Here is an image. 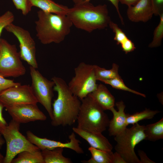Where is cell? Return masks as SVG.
Wrapping results in <instances>:
<instances>
[{
    "instance_id": "6da1fadb",
    "label": "cell",
    "mask_w": 163,
    "mask_h": 163,
    "mask_svg": "<svg viewBox=\"0 0 163 163\" xmlns=\"http://www.w3.org/2000/svg\"><path fill=\"white\" fill-rule=\"evenodd\" d=\"M54 83L53 90L57 97L52 104L53 126H71L77 120L81 104V100L74 95L65 81L61 78L54 76L51 79Z\"/></svg>"
},
{
    "instance_id": "7a4b0ae2",
    "label": "cell",
    "mask_w": 163,
    "mask_h": 163,
    "mask_svg": "<svg viewBox=\"0 0 163 163\" xmlns=\"http://www.w3.org/2000/svg\"><path fill=\"white\" fill-rule=\"evenodd\" d=\"M66 15L75 27L89 33L105 28L111 21L107 5L94 6L90 2L74 4Z\"/></svg>"
},
{
    "instance_id": "3957f363",
    "label": "cell",
    "mask_w": 163,
    "mask_h": 163,
    "mask_svg": "<svg viewBox=\"0 0 163 163\" xmlns=\"http://www.w3.org/2000/svg\"><path fill=\"white\" fill-rule=\"evenodd\" d=\"M38 20L35 21L36 36L44 45L59 43L70 33L72 24L66 14L37 12Z\"/></svg>"
},
{
    "instance_id": "277c9868",
    "label": "cell",
    "mask_w": 163,
    "mask_h": 163,
    "mask_svg": "<svg viewBox=\"0 0 163 163\" xmlns=\"http://www.w3.org/2000/svg\"><path fill=\"white\" fill-rule=\"evenodd\" d=\"M81 101L77 127L97 133H102L105 131L110 120L105 110L89 95Z\"/></svg>"
},
{
    "instance_id": "5b68a950",
    "label": "cell",
    "mask_w": 163,
    "mask_h": 163,
    "mask_svg": "<svg viewBox=\"0 0 163 163\" xmlns=\"http://www.w3.org/2000/svg\"><path fill=\"white\" fill-rule=\"evenodd\" d=\"M144 129V125L137 123L130 128H126L115 136L114 140L117 142L115 149L126 163H140L134 149L137 144L145 140Z\"/></svg>"
},
{
    "instance_id": "8992f818",
    "label": "cell",
    "mask_w": 163,
    "mask_h": 163,
    "mask_svg": "<svg viewBox=\"0 0 163 163\" xmlns=\"http://www.w3.org/2000/svg\"><path fill=\"white\" fill-rule=\"evenodd\" d=\"M20 124L12 119L6 126L0 131L6 144L3 163H11L16 156L23 151L34 152L40 149L20 132Z\"/></svg>"
},
{
    "instance_id": "52a82bcc",
    "label": "cell",
    "mask_w": 163,
    "mask_h": 163,
    "mask_svg": "<svg viewBox=\"0 0 163 163\" xmlns=\"http://www.w3.org/2000/svg\"><path fill=\"white\" fill-rule=\"evenodd\" d=\"M74 72V76L68 85L73 94L81 100L97 87L94 65L81 62L75 68Z\"/></svg>"
},
{
    "instance_id": "ba28073f",
    "label": "cell",
    "mask_w": 163,
    "mask_h": 163,
    "mask_svg": "<svg viewBox=\"0 0 163 163\" xmlns=\"http://www.w3.org/2000/svg\"><path fill=\"white\" fill-rule=\"evenodd\" d=\"M15 45L0 38V75L4 77L16 78L24 75L26 69Z\"/></svg>"
},
{
    "instance_id": "9c48e42d",
    "label": "cell",
    "mask_w": 163,
    "mask_h": 163,
    "mask_svg": "<svg viewBox=\"0 0 163 163\" xmlns=\"http://www.w3.org/2000/svg\"><path fill=\"white\" fill-rule=\"evenodd\" d=\"M30 70L31 78V86L34 94L38 103L44 107L51 120L54 82L44 77L37 69L30 66Z\"/></svg>"
},
{
    "instance_id": "30bf717a",
    "label": "cell",
    "mask_w": 163,
    "mask_h": 163,
    "mask_svg": "<svg viewBox=\"0 0 163 163\" xmlns=\"http://www.w3.org/2000/svg\"><path fill=\"white\" fill-rule=\"evenodd\" d=\"M5 29L12 33L18 41L20 48L19 53L21 59L30 66L37 69L36 44L29 31L13 23L7 25Z\"/></svg>"
},
{
    "instance_id": "8fae6325",
    "label": "cell",
    "mask_w": 163,
    "mask_h": 163,
    "mask_svg": "<svg viewBox=\"0 0 163 163\" xmlns=\"http://www.w3.org/2000/svg\"><path fill=\"white\" fill-rule=\"evenodd\" d=\"M0 101L5 107L25 104H37L38 103L31 86L21 84L2 91L0 93Z\"/></svg>"
},
{
    "instance_id": "7c38bea8",
    "label": "cell",
    "mask_w": 163,
    "mask_h": 163,
    "mask_svg": "<svg viewBox=\"0 0 163 163\" xmlns=\"http://www.w3.org/2000/svg\"><path fill=\"white\" fill-rule=\"evenodd\" d=\"M6 110L12 119L21 123L36 121H45L47 117L37 104H25L5 106Z\"/></svg>"
},
{
    "instance_id": "4fadbf2b",
    "label": "cell",
    "mask_w": 163,
    "mask_h": 163,
    "mask_svg": "<svg viewBox=\"0 0 163 163\" xmlns=\"http://www.w3.org/2000/svg\"><path fill=\"white\" fill-rule=\"evenodd\" d=\"M26 135L27 138L29 141L37 146L41 150L44 149L51 150L60 147L71 149L78 154L84 153L83 150L80 145V142L76 138L74 132L69 136L70 141L66 143L39 137L29 130L27 132Z\"/></svg>"
},
{
    "instance_id": "5bb4252c",
    "label": "cell",
    "mask_w": 163,
    "mask_h": 163,
    "mask_svg": "<svg viewBox=\"0 0 163 163\" xmlns=\"http://www.w3.org/2000/svg\"><path fill=\"white\" fill-rule=\"evenodd\" d=\"M127 14L132 22H147L154 14L151 0H139L134 5L128 6Z\"/></svg>"
},
{
    "instance_id": "9a60e30c",
    "label": "cell",
    "mask_w": 163,
    "mask_h": 163,
    "mask_svg": "<svg viewBox=\"0 0 163 163\" xmlns=\"http://www.w3.org/2000/svg\"><path fill=\"white\" fill-rule=\"evenodd\" d=\"M72 130L75 133L86 141L91 147L103 151H112V145L102 133L91 132L78 127H73Z\"/></svg>"
},
{
    "instance_id": "2e32d148",
    "label": "cell",
    "mask_w": 163,
    "mask_h": 163,
    "mask_svg": "<svg viewBox=\"0 0 163 163\" xmlns=\"http://www.w3.org/2000/svg\"><path fill=\"white\" fill-rule=\"evenodd\" d=\"M116 105L118 109L117 111L114 107L110 110L113 114L112 118L110 120L108 126L109 135L115 136L127 128L128 125L126 121V115L124 112L126 107L122 101L117 102Z\"/></svg>"
},
{
    "instance_id": "e0dca14e",
    "label": "cell",
    "mask_w": 163,
    "mask_h": 163,
    "mask_svg": "<svg viewBox=\"0 0 163 163\" xmlns=\"http://www.w3.org/2000/svg\"><path fill=\"white\" fill-rule=\"evenodd\" d=\"M89 95L104 110H109L115 106V99L104 85H97L95 90Z\"/></svg>"
},
{
    "instance_id": "ac0fdd59",
    "label": "cell",
    "mask_w": 163,
    "mask_h": 163,
    "mask_svg": "<svg viewBox=\"0 0 163 163\" xmlns=\"http://www.w3.org/2000/svg\"><path fill=\"white\" fill-rule=\"evenodd\" d=\"M30 6L38 8L43 11L56 14H66L69 8L52 0H28Z\"/></svg>"
},
{
    "instance_id": "d6986e66",
    "label": "cell",
    "mask_w": 163,
    "mask_h": 163,
    "mask_svg": "<svg viewBox=\"0 0 163 163\" xmlns=\"http://www.w3.org/2000/svg\"><path fill=\"white\" fill-rule=\"evenodd\" d=\"M63 148L57 147L52 150H41L44 163H71V160L63 155Z\"/></svg>"
},
{
    "instance_id": "ffe728a7",
    "label": "cell",
    "mask_w": 163,
    "mask_h": 163,
    "mask_svg": "<svg viewBox=\"0 0 163 163\" xmlns=\"http://www.w3.org/2000/svg\"><path fill=\"white\" fill-rule=\"evenodd\" d=\"M145 140L151 141L163 139V118L158 122L145 126Z\"/></svg>"
},
{
    "instance_id": "44dd1931",
    "label": "cell",
    "mask_w": 163,
    "mask_h": 163,
    "mask_svg": "<svg viewBox=\"0 0 163 163\" xmlns=\"http://www.w3.org/2000/svg\"><path fill=\"white\" fill-rule=\"evenodd\" d=\"M11 163H44L41 150L34 152L24 151L19 153Z\"/></svg>"
},
{
    "instance_id": "7402d4cb",
    "label": "cell",
    "mask_w": 163,
    "mask_h": 163,
    "mask_svg": "<svg viewBox=\"0 0 163 163\" xmlns=\"http://www.w3.org/2000/svg\"><path fill=\"white\" fill-rule=\"evenodd\" d=\"M91 153V158L87 161L82 162L85 163H112L113 153L112 151H107L90 147L88 149Z\"/></svg>"
},
{
    "instance_id": "603a6c76",
    "label": "cell",
    "mask_w": 163,
    "mask_h": 163,
    "mask_svg": "<svg viewBox=\"0 0 163 163\" xmlns=\"http://www.w3.org/2000/svg\"><path fill=\"white\" fill-rule=\"evenodd\" d=\"M95 73L97 80L101 82L120 77L118 73L119 66L113 63L112 68L107 69L97 65H94Z\"/></svg>"
},
{
    "instance_id": "cb8c5ba5",
    "label": "cell",
    "mask_w": 163,
    "mask_h": 163,
    "mask_svg": "<svg viewBox=\"0 0 163 163\" xmlns=\"http://www.w3.org/2000/svg\"><path fill=\"white\" fill-rule=\"evenodd\" d=\"M160 112V111L157 110L145 109L142 111L132 114H126V123L128 125L130 124L134 125L142 120L152 119L155 115Z\"/></svg>"
},
{
    "instance_id": "d4e9b609",
    "label": "cell",
    "mask_w": 163,
    "mask_h": 163,
    "mask_svg": "<svg viewBox=\"0 0 163 163\" xmlns=\"http://www.w3.org/2000/svg\"><path fill=\"white\" fill-rule=\"evenodd\" d=\"M101 82L109 85L115 89L126 91L144 97H146L145 94L131 89L126 86L120 77L111 79L104 80Z\"/></svg>"
},
{
    "instance_id": "484cf974",
    "label": "cell",
    "mask_w": 163,
    "mask_h": 163,
    "mask_svg": "<svg viewBox=\"0 0 163 163\" xmlns=\"http://www.w3.org/2000/svg\"><path fill=\"white\" fill-rule=\"evenodd\" d=\"M160 18V22L154 30L153 40L149 45V47H157L161 44L163 38V14Z\"/></svg>"
},
{
    "instance_id": "4316f807",
    "label": "cell",
    "mask_w": 163,
    "mask_h": 163,
    "mask_svg": "<svg viewBox=\"0 0 163 163\" xmlns=\"http://www.w3.org/2000/svg\"><path fill=\"white\" fill-rule=\"evenodd\" d=\"M108 26L115 34L114 40L116 41L117 44L121 45L128 39L124 33L116 24L111 21Z\"/></svg>"
},
{
    "instance_id": "83f0119b",
    "label": "cell",
    "mask_w": 163,
    "mask_h": 163,
    "mask_svg": "<svg viewBox=\"0 0 163 163\" xmlns=\"http://www.w3.org/2000/svg\"><path fill=\"white\" fill-rule=\"evenodd\" d=\"M14 19V14L10 11H6L0 16V37L3 30L7 25L13 23Z\"/></svg>"
},
{
    "instance_id": "f1b7e54d",
    "label": "cell",
    "mask_w": 163,
    "mask_h": 163,
    "mask_svg": "<svg viewBox=\"0 0 163 163\" xmlns=\"http://www.w3.org/2000/svg\"><path fill=\"white\" fill-rule=\"evenodd\" d=\"M16 9L21 11L24 15H26L31 11V6L28 0H12Z\"/></svg>"
},
{
    "instance_id": "f546056e",
    "label": "cell",
    "mask_w": 163,
    "mask_h": 163,
    "mask_svg": "<svg viewBox=\"0 0 163 163\" xmlns=\"http://www.w3.org/2000/svg\"><path fill=\"white\" fill-rule=\"evenodd\" d=\"M21 84L13 80L8 79L0 75V93L3 91L9 88Z\"/></svg>"
},
{
    "instance_id": "4dcf8cb0",
    "label": "cell",
    "mask_w": 163,
    "mask_h": 163,
    "mask_svg": "<svg viewBox=\"0 0 163 163\" xmlns=\"http://www.w3.org/2000/svg\"><path fill=\"white\" fill-rule=\"evenodd\" d=\"M154 14L159 16L163 14V0H151Z\"/></svg>"
},
{
    "instance_id": "1f68e13d",
    "label": "cell",
    "mask_w": 163,
    "mask_h": 163,
    "mask_svg": "<svg viewBox=\"0 0 163 163\" xmlns=\"http://www.w3.org/2000/svg\"><path fill=\"white\" fill-rule=\"evenodd\" d=\"M91 0H72V1L74 4H78L80 3H84L87 2H90ZM111 3L115 6L116 10L118 13L119 17L121 20V23L123 24H124V22L123 18L122 17L120 13V12L119 7V0H108Z\"/></svg>"
},
{
    "instance_id": "d6a6232c",
    "label": "cell",
    "mask_w": 163,
    "mask_h": 163,
    "mask_svg": "<svg viewBox=\"0 0 163 163\" xmlns=\"http://www.w3.org/2000/svg\"><path fill=\"white\" fill-rule=\"evenodd\" d=\"M121 45L123 50L126 54L136 49L134 43L129 38Z\"/></svg>"
},
{
    "instance_id": "836d02e7",
    "label": "cell",
    "mask_w": 163,
    "mask_h": 163,
    "mask_svg": "<svg viewBox=\"0 0 163 163\" xmlns=\"http://www.w3.org/2000/svg\"><path fill=\"white\" fill-rule=\"evenodd\" d=\"M138 155L140 158V163H155L147 156L146 153L143 150H139L138 151Z\"/></svg>"
},
{
    "instance_id": "e575fe53",
    "label": "cell",
    "mask_w": 163,
    "mask_h": 163,
    "mask_svg": "<svg viewBox=\"0 0 163 163\" xmlns=\"http://www.w3.org/2000/svg\"><path fill=\"white\" fill-rule=\"evenodd\" d=\"M4 107L5 106L4 104L0 101V131L4 129L8 125L2 115V110Z\"/></svg>"
},
{
    "instance_id": "d590c367",
    "label": "cell",
    "mask_w": 163,
    "mask_h": 163,
    "mask_svg": "<svg viewBox=\"0 0 163 163\" xmlns=\"http://www.w3.org/2000/svg\"><path fill=\"white\" fill-rule=\"evenodd\" d=\"M112 163H126L121 155L116 152L113 153Z\"/></svg>"
},
{
    "instance_id": "8d00e7d4",
    "label": "cell",
    "mask_w": 163,
    "mask_h": 163,
    "mask_svg": "<svg viewBox=\"0 0 163 163\" xmlns=\"http://www.w3.org/2000/svg\"><path fill=\"white\" fill-rule=\"evenodd\" d=\"M122 4L126 5L128 6H133L135 5L139 0H119Z\"/></svg>"
},
{
    "instance_id": "74e56055",
    "label": "cell",
    "mask_w": 163,
    "mask_h": 163,
    "mask_svg": "<svg viewBox=\"0 0 163 163\" xmlns=\"http://www.w3.org/2000/svg\"><path fill=\"white\" fill-rule=\"evenodd\" d=\"M5 142V140L4 138H3V137L0 132V150Z\"/></svg>"
},
{
    "instance_id": "f35d334b",
    "label": "cell",
    "mask_w": 163,
    "mask_h": 163,
    "mask_svg": "<svg viewBox=\"0 0 163 163\" xmlns=\"http://www.w3.org/2000/svg\"><path fill=\"white\" fill-rule=\"evenodd\" d=\"M4 157L1 154L0 152V163H2L3 162Z\"/></svg>"
}]
</instances>
